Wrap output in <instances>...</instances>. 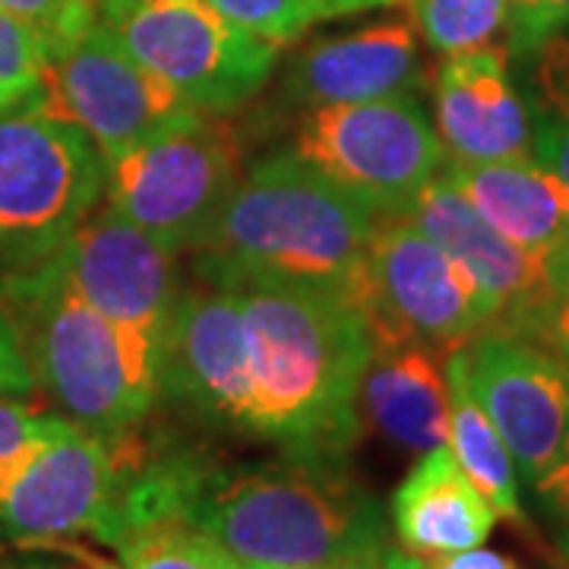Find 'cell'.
<instances>
[{
  "instance_id": "obj_16",
  "label": "cell",
  "mask_w": 569,
  "mask_h": 569,
  "mask_svg": "<svg viewBox=\"0 0 569 569\" xmlns=\"http://www.w3.org/2000/svg\"><path fill=\"white\" fill-rule=\"evenodd\" d=\"M433 127L447 162L531 159L529 108L509 77L507 48L485 44L443 58L433 80Z\"/></svg>"
},
{
  "instance_id": "obj_3",
  "label": "cell",
  "mask_w": 569,
  "mask_h": 569,
  "mask_svg": "<svg viewBox=\"0 0 569 569\" xmlns=\"http://www.w3.org/2000/svg\"><path fill=\"white\" fill-rule=\"evenodd\" d=\"M253 383L250 433L301 456L342 459L358 437V392L373 336L355 301L288 288H234Z\"/></svg>"
},
{
  "instance_id": "obj_25",
  "label": "cell",
  "mask_w": 569,
  "mask_h": 569,
  "mask_svg": "<svg viewBox=\"0 0 569 569\" xmlns=\"http://www.w3.org/2000/svg\"><path fill=\"white\" fill-rule=\"evenodd\" d=\"M48 44L26 22L0 13V111L32 102L41 92Z\"/></svg>"
},
{
  "instance_id": "obj_31",
  "label": "cell",
  "mask_w": 569,
  "mask_h": 569,
  "mask_svg": "<svg viewBox=\"0 0 569 569\" xmlns=\"http://www.w3.org/2000/svg\"><path fill=\"white\" fill-rule=\"evenodd\" d=\"M36 389V377L26 365L17 329L0 298V399H29Z\"/></svg>"
},
{
  "instance_id": "obj_14",
  "label": "cell",
  "mask_w": 569,
  "mask_h": 569,
  "mask_svg": "<svg viewBox=\"0 0 569 569\" xmlns=\"http://www.w3.org/2000/svg\"><path fill=\"white\" fill-rule=\"evenodd\" d=\"M174 257L114 206L96 212L48 260L63 284L118 323L159 332L178 295Z\"/></svg>"
},
{
  "instance_id": "obj_19",
  "label": "cell",
  "mask_w": 569,
  "mask_h": 569,
  "mask_svg": "<svg viewBox=\"0 0 569 569\" xmlns=\"http://www.w3.org/2000/svg\"><path fill=\"white\" fill-rule=\"evenodd\" d=\"M456 190L507 241L535 257L569 253V183L535 159L443 164Z\"/></svg>"
},
{
  "instance_id": "obj_18",
  "label": "cell",
  "mask_w": 569,
  "mask_h": 569,
  "mask_svg": "<svg viewBox=\"0 0 569 569\" xmlns=\"http://www.w3.org/2000/svg\"><path fill=\"white\" fill-rule=\"evenodd\" d=\"M370 425L399 447L427 452L449 437L447 351L411 339L373 342L358 392Z\"/></svg>"
},
{
  "instance_id": "obj_32",
  "label": "cell",
  "mask_w": 569,
  "mask_h": 569,
  "mask_svg": "<svg viewBox=\"0 0 569 569\" xmlns=\"http://www.w3.org/2000/svg\"><path fill=\"white\" fill-rule=\"evenodd\" d=\"M421 569H519L509 557L497 553V550L468 548L456 550V553H433V557H421Z\"/></svg>"
},
{
  "instance_id": "obj_20",
  "label": "cell",
  "mask_w": 569,
  "mask_h": 569,
  "mask_svg": "<svg viewBox=\"0 0 569 569\" xmlns=\"http://www.w3.org/2000/svg\"><path fill=\"white\" fill-rule=\"evenodd\" d=\"M497 512L459 468L452 449H427L392 493V526L402 548L418 557L481 548Z\"/></svg>"
},
{
  "instance_id": "obj_17",
  "label": "cell",
  "mask_w": 569,
  "mask_h": 569,
  "mask_svg": "<svg viewBox=\"0 0 569 569\" xmlns=\"http://www.w3.org/2000/svg\"><path fill=\"white\" fill-rule=\"evenodd\" d=\"M421 80L418 26L387 20L348 36L310 41L288 67L284 92L313 111L326 104L415 96Z\"/></svg>"
},
{
  "instance_id": "obj_1",
  "label": "cell",
  "mask_w": 569,
  "mask_h": 569,
  "mask_svg": "<svg viewBox=\"0 0 569 569\" xmlns=\"http://www.w3.org/2000/svg\"><path fill=\"white\" fill-rule=\"evenodd\" d=\"M178 522L203 531L244 569H310L387 553V516L336 456L288 452L216 466L197 452Z\"/></svg>"
},
{
  "instance_id": "obj_23",
  "label": "cell",
  "mask_w": 569,
  "mask_h": 569,
  "mask_svg": "<svg viewBox=\"0 0 569 569\" xmlns=\"http://www.w3.org/2000/svg\"><path fill=\"white\" fill-rule=\"evenodd\" d=\"M408 7L421 39L443 58L493 44L509 17V0H408Z\"/></svg>"
},
{
  "instance_id": "obj_6",
  "label": "cell",
  "mask_w": 569,
  "mask_h": 569,
  "mask_svg": "<svg viewBox=\"0 0 569 569\" xmlns=\"http://www.w3.org/2000/svg\"><path fill=\"white\" fill-rule=\"evenodd\" d=\"M244 178L241 137L216 114H197L104 159V203L171 253L203 244Z\"/></svg>"
},
{
  "instance_id": "obj_8",
  "label": "cell",
  "mask_w": 569,
  "mask_h": 569,
  "mask_svg": "<svg viewBox=\"0 0 569 569\" xmlns=\"http://www.w3.org/2000/svg\"><path fill=\"white\" fill-rule=\"evenodd\" d=\"M291 152L377 216H406L447 164L437 127L415 96L313 108Z\"/></svg>"
},
{
  "instance_id": "obj_34",
  "label": "cell",
  "mask_w": 569,
  "mask_h": 569,
  "mask_svg": "<svg viewBox=\"0 0 569 569\" xmlns=\"http://www.w3.org/2000/svg\"><path fill=\"white\" fill-rule=\"evenodd\" d=\"M383 569H421V557L411 553V550L387 548V553H383Z\"/></svg>"
},
{
  "instance_id": "obj_29",
  "label": "cell",
  "mask_w": 569,
  "mask_h": 569,
  "mask_svg": "<svg viewBox=\"0 0 569 569\" xmlns=\"http://www.w3.org/2000/svg\"><path fill=\"white\" fill-rule=\"evenodd\" d=\"M70 427V418L36 411L26 399H0V462L61 437Z\"/></svg>"
},
{
  "instance_id": "obj_26",
  "label": "cell",
  "mask_w": 569,
  "mask_h": 569,
  "mask_svg": "<svg viewBox=\"0 0 569 569\" xmlns=\"http://www.w3.org/2000/svg\"><path fill=\"white\" fill-rule=\"evenodd\" d=\"M206 3H212L224 20L247 29L250 36L272 41L279 48L298 39L313 22L323 20L317 0H206Z\"/></svg>"
},
{
  "instance_id": "obj_21",
  "label": "cell",
  "mask_w": 569,
  "mask_h": 569,
  "mask_svg": "<svg viewBox=\"0 0 569 569\" xmlns=\"http://www.w3.org/2000/svg\"><path fill=\"white\" fill-rule=\"evenodd\" d=\"M449 383V437L459 468L471 478V485L485 493L497 519L522 522L519 507V481L516 462L509 456L507 443L500 440L497 427L490 425L485 408L478 406L471 383H468V346L452 348L447 355Z\"/></svg>"
},
{
  "instance_id": "obj_24",
  "label": "cell",
  "mask_w": 569,
  "mask_h": 569,
  "mask_svg": "<svg viewBox=\"0 0 569 569\" xmlns=\"http://www.w3.org/2000/svg\"><path fill=\"white\" fill-rule=\"evenodd\" d=\"M114 550L121 557V569H244L212 538L183 522L130 531Z\"/></svg>"
},
{
  "instance_id": "obj_36",
  "label": "cell",
  "mask_w": 569,
  "mask_h": 569,
  "mask_svg": "<svg viewBox=\"0 0 569 569\" xmlns=\"http://www.w3.org/2000/svg\"><path fill=\"white\" fill-rule=\"evenodd\" d=\"M406 3H408V0H406Z\"/></svg>"
},
{
  "instance_id": "obj_35",
  "label": "cell",
  "mask_w": 569,
  "mask_h": 569,
  "mask_svg": "<svg viewBox=\"0 0 569 569\" xmlns=\"http://www.w3.org/2000/svg\"><path fill=\"white\" fill-rule=\"evenodd\" d=\"M310 569H383V557H367V560H342V563H326Z\"/></svg>"
},
{
  "instance_id": "obj_15",
  "label": "cell",
  "mask_w": 569,
  "mask_h": 569,
  "mask_svg": "<svg viewBox=\"0 0 569 569\" xmlns=\"http://www.w3.org/2000/svg\"><path fill=\"white\" fill-rule=\"evenodd\" d=\"M406 216L456 263L466 266L471 279L497 305V323L490 329H503L512 336H522L529 329L538 307L548 298L550 260L507 241L456 190L447 171L427 183L406 209Z\"/></svg>"
},
{
  "instance_id": "obj_22",
  "label": "cell",
  "mask_w": 569,
  "mask_h": 569,
  "mask_svg": "<svg viewBox=\"0 0 569 569\" xmlns=\"http://www.w3.org/2000/svg\"><path fill=\"white\" fill-rule=\"evenodd\" d=\"M531 58L522 99L531 121V159L569 183V29L545 39Z\"/></svg>"
},
{
  "instance_id": "obj_5",
  "label": "cell",
  "mask_w": 569,
  "mask_h": 569,
  "mask_svg": "<svg viewBox=\"0 0 569 569\" xmlns=\"http://www.w3.org/2000/svg\"><path fill=\"white\" fill-rule=\"evenodd\" d=\"M36 99L0 111V266L10 272L48 263L104 197L99 146Z\"/></svg>"
},
{
  "instance_id": "obj_2",
  "label": "cell",
  "mask_w": 569,
  "mask_h": 569,
  "mask_svg": "<svg viewBox=\"0 0 569 569\" xmlns=\"http://www.w3.org/2000/svg\"><path fill=\"white\" fill-rule=\"evenodd\" d=\"M377 212L317 168L279 152L244 171L193 253L197 276L222 288L288 284L361 307Z\"/></svg>"
},
{
  "instance_id": "obj_9",
  "label": "cell",
  "mask_w": 569,
  "mask_h": 569,
  "mask_svg": "<svg viewBox=\"0 0 569 569\" xmlns=\"http://www.w3.org/2000/svg\"><path fill=\"white\" fill-rule=\"evenodd\" d=\"M361 313L373 342L411 339L447 355L497 323V305L471 272L408 216H377Z\"/></svg>"
},
{
  "instance_id": "obj_7",
  "label": "cell",
  "mask_w": 569,
  "mask_h": 569,
  "mask_svg": "<svg viewBox=\"0 0 569 569\" xmlns=\"http://www.w3.org/2000/svg\"><path fill=\"white\" fill-rule=\"evenodd\" d=\"M96 20L203 114L250 102L279 61V44L224 20L206 0H96Z\"/></svg>"
},
{
  "instance_id": "obj_13",
  "label": "cell",
  "mask_w": 569,
  "mask_h": 569,
  "mask_svg": "<svg viewBox=\"0 0 569 569\" xmlns=\"http://www.w3.org/2000/svg\"><path fill=\"white\" fill-rule=\"evenodd\" d=\"M159 399L216 427L250 433L253 383L244 305L234 288H178L159 336Z\"/></svg>"
},
{
  "instance_id": "obj_33",
  "label": "cell",
  "mask_w": 569,
  "mask_h": 569,
  "mask_svg": "<svg viewBox=\"0 0 569 569\" xmlns=\"http://www.w3.org/2000/svg\"><path fill=\"white\" fill-rule=\"evenodd\" d=\"M387 3H406V0H317V7L323 10V20L346 17V13H361V10H370V7H387Z\"/></svg>"
},
{
  "instance_id": "obj_28",
  "label": "cell",
  "mask_w": 569,
  "mask_h": 569,
  "mask_svg": "<svg viewBox=\"0 0 569 569\" xmlns=\"http://www.w3.org/2000/svg\"><path fill=\"white\" fill-rule=\"evenodd\" d=\"M569 370V253L550 260V288L545 305L538 307L535 320L522 332Z\"/></svg>"
},
{
  "instance_id": "obj_27",
  "label": "cell",
  "mask_w": 569,
  "mask_h": 569,
  "mask_svg": "<svg viewBox=\"0 0 569 569\" xmlns=\"http://www.w3.org/2000/svg\"><path fill=\"white\" fill-rule=\"evenodd\" d=\"M0 13L26 22L48 51L67 41L80 39L86 29L96 26V0H0Z\"/></svg>"
},
{
  "instance_id": "obj_11",
  "label": "cell",
  "mask_w": 569,
  "mask_h": 569,
  "mask_svg": "<svg viewBox=\"0 0 569 569\" xmlns=\"http://www.w3.org/2000/svg\"><path fill=\"white\" fill-rule=\"evenodd\" d=\"M36 104L77 123L104 159L203 114L174 86L142 67L99 22L80 39L48 51Z\"/></svg>"
},
{
  "instance_id": "obj_30",
  "label": "cell",
  "mask_w": 569,
  "mask_h": 569,
  "mask_svg": "<svg viewBox=\"0 0 569 569\" xmlns=\"http://www.w3.org/2000/svg\"><path fill=\"white\" fill-rule=\"evenodd\" d=\"M569 26V0H509L507 51L526 58L553 32Z\"/></svg>"
},
{
  "instance_id": "obj_4",
  "label": "cell",
  "mask_w": 569,
  "mask_h": 569,
  "mask_svg": "<svg viewBox=\"0 0 569 569\" xmlns=\"http://www.w3.org/2000/svg\"><path fill=\"white\" fill-rule=\"evenodd\" d=\"M36 387L63 418L123 437L159 402V332L118 323L73 295L48 263L0 288Z\"/></svg>"
},
{
  "instance_id": "obj_10",
  "label": "cell",
  "mask_w": 569,
  "mask_h": 569,
  "mask_svg": "<svg viewBox=\"0 0 569 569\" xmlns=\"http://www.w3.org/2000/svg\"><path fill=\"white\" fill-rule=\"evenodd\" d=\"M468 383L531 490L569 512V370L503 329L468 342Z\"/></svg>"
},
{
  "instance_id": "obj_12",
  "label": "cell",
  "mask_w": 569,
  "mask_h": 569,
  "mask_svg": "<svg viewBox=\"0 0 569 569\" xmlns=\"http://www.w3.org/2000/svg\"><path fill=\"white\" fill-rule=\"evenodd\" d=\"M118 485V443L73 425L0 462V538L61 541L92 535L104 541Z\"/></svg>"
}]
</instances>
